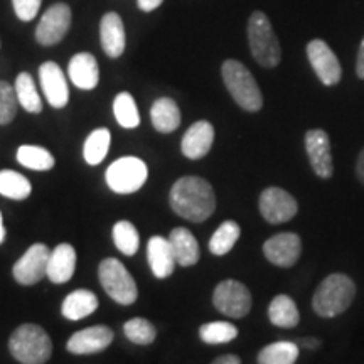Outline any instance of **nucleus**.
Listing matches in <instances>:
<instances>
[{
    "label": "nucleus",
    "mask_w": 364,
    "mask_h": 364,
    "mask_svg": "<svg viewBox=\"0 0 364 364\" xmlns=\"http://www.w3.org/2000/svg\"><path fill=\"white\" fill-rule=\"evenodd\" d=\"M171 208L177 216L193 223H203L216 209V196L206 179L196 176L181 177L171 189Z\"/></svg>",
    "instance_id": "nucleus-1"
},
{
    "label": "nucleus",
    "mask_w": 364,
    "mask_h": 364,
    "mask_svg": "<svg viewBox=\"0 0 364 364\" xmlns=\"http://www.w3.org/2000/svg\"><path fill=\"white\" fill-rule=\"evenodd\" d=\"M356 297V284L344 273H331L318 284L312 297V309L318 317L332 318L351 307Z\"/></svg>",
    "instance_id": "nucleus-2"
},
{
    "label": "nucleus",
    "mask_w": 364,
    "mask_h": 364,
    "mask_svg": "<svg viewBox=\"0 0 364 364\" xmlns=\"http://www.w3.org/2000/svg\"><path fill=\"white\" fill-rule=\"evenodd\" d=\"M221 76L230 95L238 107L247 112H258L263 107V95L252 71L236 59H226L221 66Z\"/></svg>",
    "instance_id": "nucleus-3"
},
{
    "label": "nucleus",
    "mask_w": 364,
    "mask_h": 364,
    "mask_svg": "<svg viewBox=\"0 0 364 364\" xmlns=\"http://www.w3.org/2000/svg\"><path fill=\"white\" fill-rule=\"evenodd\" d=\"M247 33L250 51H252L255 61L263 68H268V70L279 66L282 59L280 43L267 14L255 11L248 19Z\"/></svg>",
    "instance_id": "nucleus-4"
},
{
    "label": "nucleus",
    "mask_w": 364,
    "mask_h": 364,
    "mask_svg": "<svg viewBox=\"0 0 364 364\" xmlns=\"http://www.w3.org/2000/svg\"><path fill=\"white\" fill-rule=\"evenodd\" d=\"M12 356L22 364L48 363L53 354V343L41 326L24 324L17 327L9 341Z\"/></svg>",
    "instance_id": "nucleus-5"
},
{
    "label": "nucleus",
    "mask_w": 364,
    "mask_h": 364,
    "mask_svg": "<svg viewBox=\"0 0 364 364\" xmlns=\"http://www.w3.org/2000/svg\"><path fill=\"white\" fill-rule=\"evenodd\" d=\"M98 277L105 292L110 295V299L115 300L117 304L130 306L139 297L134 277L130 275L124 263L117 258H107L100 263Z\"/></svg>",
    "instance_id": "nucleus-6"
},
{
    "label": "nucleus",
    "mask_w": 364,
    "mask_h": 364,
    "mask_svg": "<svg viewBox=\"0 0 364 364\" xmlns=\"http://www.w3.org/2000/svg\"><path fill=\"white\" fill-rule=\"evenodd\" d=\"M149 176L147 164L139 157H122L110 164L105 172L108 188L117 194L136 193L145 184Z\"/></svg>",
    "instance_id": "nucleus-7"
},
{
    "label": "nucleus",
    "mask_w": 364,
    "mask_h": 364,
    "mask_svg": "<svg viewBox=\"0 0 364 364\" xmlns=\"http://www.w3.org/2000/svg\"><path fill=\"white\" fill-rule=\"evenodd\" d=\"M213 304L223 316L241 318L252 311V294L248 287L238 280H223L213 294Z\"/></svg>",
    "instance_id": "nucleus-8"
},
{
    "label": "nucleus",
    "mask_w": 364,
    "mask_h": 364,
    "mask_svg": "<svg viewBox=\"0 0 364 364\" xmlns=\"http://www.w3.org/2000/svg\"><path fill=\"white\" fill-rule=\"evenodd\" d=\"M307 58L318 81L326 86H336L343 78V68L338 56L322 39H312L307 44Z\"/></svg>",
    "instance_id": "nucleus-9"
},
{
    "label": "nucleus",
    "mask_w": 364,
    "mask_h": 364,
    "mask_svg": "<svg viewBox=\"0 0 364 364\" xmlns=\"http://www.w3.org/2000/svg\"><path fill=\"white\" fill-rule=\"evenodd\" d=\"M260 213L270 225H282L294 220L299 213V204L290 193L282 188H267L260 194Z\"/></svg>",
    "instance_id": "nucleus-10"
},
{
    "label": "nucleus",
    "mask_w": 364,
    "mask_h": 364,
    "mask_svg": "<svg viewBox=\"0 0 364 364\" xmlns=\"http://www.w3.org/2000/svg\"><path fill=\"white\" fill-rule=\"evenodd\" d=\"M71 7L68 4H54L41 17L38 29H36V39L43 46H54L61 43L66 38L71 27Z\"/></svg>",
    "instance_id": "nucleus-11"
},
{
    "label": "nucleus",
    "mask_w": 364,
    "mask_h": 364,
    "mask_svg": "<svg viewBox=\"0 0 364 364\" xmlns=\"http://www.w3.org/2000/svg\"><path fill=\"white\" fill-rule=\"evenodd\" d=\"M49 248L43 243H36L17 260L12 268L14 279L21 285H34L48 277Z\"/></svg>",
    "instance_id": "nucleus-12"
},
{
    "label": "nucleus",
    "mask_w": 364,
    "mask_h": 364,
    "mask_svg": "<svg viewBox=\"0 0 364 364\" xmlns=\"http://www.w3.org/2000/svg\"><path fill=\"white\" fill-rule=\"evenodd\" d=\"M306 152L311 161V166L321 179H331L334 174V162H332L331 139L326 130L312 129L306 134Z\"/></svg>",
    "instance_id": "nucleus-13"
},
{
    "label": "nucleus",
    "mask_w": 364,
    "mask_h": 364,
    "mask_svg": "<svg viewBox=\"0 0 364 364\" xmlns=\"http://www.w3.org/2000/svg\"><path fill=\"white\" fill-rule=\"evenodd\" d=\"M302 253V240L295 233H279L268 238L263 245V255L273 265L294 267Z\"/></svg>",
    "instance_id": "nucleus-14"
},
{
    "label": "nucleus",
    "mask_w": 364,
    "mask_h": 364,
    "mask_svg": "<svg viewBox=\"0 0 364 364\" xmlns=\"http://www.w3.org/2000/svg\"><path fill=\"white\" fill-rule=\"evenodd\" d=\"M39 81L48 103L53 108H65L70 102V88L59 65L54 61L43 63L39 68Z\"/></svg>",
    "instance_id": "nucleus-15"
},
{
    "label": "nucleus",
    "mask_w": 364,
    "mask_h": 364,
    "mask_svg": "<svg viewBox=\"0 0 364 364\" xmlns=\"http://www.w3.org/2000/svg\"><path fill=\"white\" fill-rule=\"evenodd\" d=\"M113 341V331L107 326L86 327L73 334L66 348L73 354H95L105 351Z\"/></svg>",
    "instance_id": "nucleus-16"
},
{
    "label": "nucleus",
    "mask_w": 364,
    "mask_h": 364,
    "mask_svg": "<svg viewBox=\"0 0 364 364\" xmlns=\"http://www.w3.org/2000/svg\"><path fill=\"white\" fill-rule=\"evenodd\" d=\"M213 142H215V127L206 120H201L191 125L182 136L181 150L191 161H198L208 156Z\"/></svg>",
    "instance_id": "nucleus-17"
},
{
    "label": "nucleus",
    "mask_w": 364,
    "mask_h": 364,
    "mask_svg": "<svg viewBox=\"0 0 364 364\" xmlns=\"http://www.w3.org/2000/svg\"><path fill=\"white\" fill-rule=\"evenodd\" d=\"M100 39L102 48L108 58H120L125 51L127 36L122 17L117 12H108L100 22Z\"/></svg>",
    "instance_id": "nucleus-18"
},
{
    "label": "nucleus",
    "mask_w": 364,
    "mask_h": 364,
    "mask_svg": "<svg viewBox=\"0 0 364 364\" xmlns=\"http://www.w3.org/2000/svg\"><path fill=\"white\" fill-rule=\"evenodd\" d=\"M147 260L150 270L157 279L171 277L174 273L177 262L169 238H164L159 235L152 236L147 243Z\"/></svg>",
    "instance_id": "nucleus-19"
},
{
    "label": "nucleus",
    "mask_w": 364,
    "mask_h": 364,
    "mask_svg": "<svg viewBox=\"0 0 364 364\" xmlns=\"http://www.w3.org/2000/svg\"><path fill=\"white\" fill-rule=\"evenodd\" d=\"M68 76L71 83L80 90H95L100 81L98 61L93 54L78 53L68 65Z\"/></svg>",
    "instance_id": "nucleus-20"
},
{
    "label": "nucleus",
    "mask_w": 364,
    "mask_h": 364,
    "mask_svg": "<svg viewBox=\"0 0 364 364\" xmlns=\"http://www.w3.org/2000/svg\"><path fill=\"white\" fill-rule=\"evenodd\" d=\"M76 270V250L70 243H61L49 255L48 279L53 284H66Z\"/></svg>",
    "instance_id": "nucleus-21"
},
{
    "label": "nucleus",
    "mask_w": 364,
    "mask_h": 364,
    "mask_svg": "<svg viewBox=\"0 0 364 364\" xmlns=\"http://www.w3.org/2000/svg\"><path fill=\"white\" fill-rule=\"evenodd\" d=\"M169 241L172 250H174L177 265L193 267L199 262V257H201L199 243L188 228H176V230H172Z\"/></svg>",
    "instance_id": "nucleus-22"
},
{
    "label": "nucleus",
    "mask_w": 364,
    "mask_h": 364,
    "mask_svg": "<svg viewBox=\"0 0 364 364\" xmlns=\"http://www.w3.org/2000/svg\"><path fill=\"white\" fill-rule=\"evenodd\" d=\"M150 120L157 132L171 134L179 129L181 110L172 98H159L150 108Z\"/></svg>",
    "instance_id": "nucleus-23"
},
{
    "label": "nucleus",
    "mask_w": 364,
    "mask_h": 364,
    "mask_svg": "<svg viewBox=\"0 0 364 364\" xmlns=\"http://www.w3.org/2000/svg\"><path fill=\"white\" fill-rule=\"evenodd\" d=\"M98 309V297L86 289H78L63 300L61 314L70 321H81Z\"/></svg>",
    "instance_id": "nucleus-24"
},
{
    "label": "nucleus",
    "mask_w": 364,
    "mask_h": 364,
    "mask_svg": "<svg viewBox=\"0 0 364 364\" xmlns=\"http://www.w3.org/2000/svg\"><path fill=\"white\" fill-rule=\"evenodd\" d=\"M268 318L273 326L282 329H294L300 322V314L289 295H277L268 307Z\"/></svg>",
    "instance_id": "nucleus-25"
},
{
    "label": "nucleus",
    "mask_w": 364,
    "mask_h": 364,
    "mask_svg": "<svg viewBox=\"0 0 364 364\" xmlns=\"http://www.w3.org/2000/svg\"><path fill=\"white\" fill-rule=\"evenodd\" d=\"M299 359V344L290 341H277L258 353L260 364H294Z\"/></svg>",
    "instance_id": "nucleus-26"
},
{
    "label": "nucleus",
    "mask_w": 364,
    "mask_h": 364,
    "mask_svg": "<svg viewBox=\"0 0 364 364\" xmlns=\"http://www.w3.org/2000/svg\"><path fill=\"white\" fill-rule=\"evenodd\" d=\"M31 193H33V186L26 176L11 169L0 171V196L16 199V201H24Z\"/></svg>",
    "instance_id": "nucleus-27"
},
{
    "label": "nucleus",
    "mask_w": 364,
    "mask_h": 364,
    "mask_svg": "<svg viewBox=\"0 0 364 364\" xmlns=\"http://www.w3.org/2000/svg\"><path fill=\"white\" fill-rule=\"evenodd\" d=\"M241 228L236 221H225L221 226L213 233L211 240H209V252L216 257H223V255L230 253L236 241L240 240Z\"/></svg>",
    "instance_id": "nucleus-28"
},
{
    "label": "nucleus",
    "mask_w": 364,
    "mask_h": 364,
    "mask_svg": "<svg viewBox=\"0 0 364 364\" xmlns=\"http://www.w3.org/2000/svg\"><path fill=\"white\" fill-rule=\"evenodd\" d=\"M14 88H16V95H17V100H19V105L26 112L29 113L43 112V100H41L33 76H31L29 73H21V75L16 78V85H14Z\"/></svg>",
    "instance_id": "nucleus-29"
},
{
    "label": "nucleus",
    "mask_w": 364,
    "mask_h": 364,
    "mask_svg": "<svg viewBox=\"0 0 364 364\" xmlns=\"http://www.w3.org/2000/svg\"><path fill=\"white\" fill-rule=\"evenodd\" d=\"M112 134L108 129H95L86 139L83 147V157L90 166H98L107 157L108 149H110Z\"/></svg>",
    "instance_id": "nucleus-30"
},
{
    "label": "nucleus",
    "mask_w": 364,
    "mask_h": 364,
    "mask_svg": "<svg viewBox=\"0 0 364 364\" xmlns=\"http://www.w3.org/2000/svg\"><path fill=\"white\" fill-rule=\"evenodd\" d=\"M17 162L33 171H49L54 167L53 154L38 145H21L17 150Z\"/></svg>",
    "instance_id": "nucleus-31"
},
{
    "label": "nucleus",
    "mask_w": 364,
    "mask_h": 364,
    "mask_svg": "<svg viewBox=\"0 0 364 364\" xmlns=\"http://www.w3.org/2000/svg\"><path fill=\"white\" fill-rule=\"evenodd\" d=\"M113 113H115L118 124L124 129H136L140 125L139 108H136L134 97L127 91L118 93L113 100Z\"/></svg>",
    "instance_id": "nucleus-32"
},
{
    "label": "nucleus",
    "mask_w": 364,
    "mask_h": 364,
    "mask_svg": "<svg viewBox=\"0 0 364 364\" xmlns=\"http://www.w3.org/2000/svg\"><path fill=\"white\" fill-rule=\"evenodd\" d=\"M113 243L127 257H134L140 247L139 231L130 221H118L113 226Z\"/></svg>",
    "instance_id": "nucleus-33"
},
{
    "label": "nucleus",
    "mask_w": 364,
    "mask_h": 364,
    "mask_svg": "<svg viewBox=\"0 0 364 364\" xmlns=\"http://www.w3.org/2000/svg\"><path fill=\"white\" fill-rule=\"evenodd\" d=\"M236 336H238V329L225 321L209 322V324H204L199 329V338H201L203 343L213 346L231 343V341L236 339Z\"/></svg>",
    "instance_id": "nucleus-34"
},
{
    "label": "nucleus",
    "mask_w": 364,
    "mask_h": 364,
    "mask_svg": "<svg viewBox=\"0 0 364 364\" xmlns=\"http://www.w3.org/2000/svg\"><path fill=\"white\" fill-rule=\"evenodd\" d=\"M124 332L130 343L139 344V346L152 344L157 338L156 327L152 326V322H149L147 318L144 317H135V318H130V321H127L124 326Z\"/></svg>",
    "instance_id": "nucleus-35"
},
{
    "label": "nucleus",
    "mask_w": 364,
    "mask_h": 364,
    "mask_svg": "<svg viewBox=\"0 0 364 364\" xmlns=\"http://www.w3.org/2000/svg\"><path fill=\"white\" fill-rule=\"evenodd\" d=\"M19 100H17L16 88L6 81H0V125H7L16 118Z\"/></svg>",
    "instance_id": "nucleus-36"
},
{
    "label": "nucleus",
    "mask_w": 364,
    "mask_h": 364,
    "mask_svg": "<svg viewBox=\"0 0 364 364\" xmlns=\"http://www.w3.org/2000/svg\"><path fill=\"white\" fill-rule=\"evenodd\" d=\"M41 2H43V0H12L14 12H16V16L19 17L21 21L29 22L38 16Z\"/></svg>",
    "instance_id": "nucleus-37"
},
{
    "label": "nucleus",
    "mask_w": 364,
    "mask_h": 364,
    "mask_svg": "<svg viewBox=\"0 0 364 364\" xmlns=\"http://www.w3.org/2000/svg\"><path fill=\"white\" fill-rule=\"evenodd\" d=\"M356 75L359 80H364V38L359 44L358 49V59H356Z\"/></svg>",
    "instance_id": "nucleus-38"
},
{
    "label": "nucleus",
    "mask_w": 364,
    "mask_h": 364,
    "mask_svg": "<svg viewBox=\"0 0 364 364\" xmlns=\"http://www.w3.org/2000/svg\"><path fill=\"white\" fill-rule=\"evenodd\" d=\"M164 0H136V4H139V9L144 12H152L156 11L157 7L162 6Z\"/></svg>",
    "instance_id": "nucleus-39"
},
{
    "label": "nucleus",
    "mask_w": 364,
    "mask_h": 364,
    "mask_svg": "<svg viewBox=\"0 0 364 364\" xmlns=\"http://www.w3.org/2000/svg\"><path fill=\"white\" fill-rule=\"evenodd\" d=\"M356 176H358V181L364 186V149L361 150V152H359V156H358Z\"/></svg>",
    "instance_id": "nucleus-40"
},
{
    "label": "nucleus",
    "mask_w": 364,
    "mask_h": 364,
    "mask_svg": "<svg viewBox=\"0 0 364 364\" xmlns=\"http://www.w3.org/2000/svg\"><path fill=\"white\" fill-rule=\"evenodd\" d=\"M241 359L235 354H225V356H220L215 359V364H240Z\"/></svg>",
    "instance_id": "nucleus-41"
},
{
    "label": "nucleus",
    "mask_w": 364,
    "mask_h": 364,
    "mask_svg": "<svg viewBox=\"0 0 364 364\" xmlns=\"http://www.w3.org/2000/svg\"><path fill=\"white\" fill-rule=\"evenodd\" d=\"M297 344H302L304 348H307V349H317L322 343L317 338H302L297 341Z\"/></svg>",
    "instance_id": "nucleus-42"
},
{
    "label": "nucleus",
    "mask_w": 364,
    "mask_h": 364,
    "mask_svg": "<svg viewBox=\"0 0 364 364\" xmlns=\"http://www.w3.org/2000/svg\"><path fill=\"white\" fill-rule=\"evenodd\" d=\"M4 240H6V226H4V218L0 213V245L4 243Z\"/></svg>",
    "instance_id": "nucleus-43"
}]
</instances>
